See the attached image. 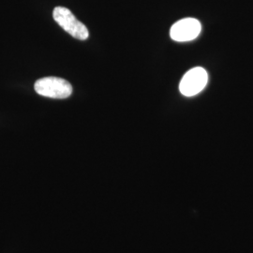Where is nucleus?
I'll list each match as a JSON object with an SVG mask.
<instances>
[{
  "mask_svg": "<svg viewBox=\"0 0 253 253\" xmlns=\"http://www.w3.org/2000/svg\"><path fill=\"white\" fill-rule=\"evenodd\" d=\"M37 94L51 98L63 100L69 98L73 93L72 84L62 78L44 77L39 79L34 84Z\"/></svg>",
  "mask_w": 253,
  "mask_h": 253,
  "instance_id": "nucleus-1",
  "label": "nucleus"
},
{
  "mask_svg": "<svg viewBox=\"0 0 253 253\" xmlns=\"http://www.w3.org/2000/svg\"><path fill=\"white\" fill-rule=\"evenodd\" d=\"M53 16L54 21L73 38L85 41L89 36L88 29L76 19L70 9L64 7H56L54 8Z\"/></svg>",
  "mask_w": 253,
  "mask_h": 253,
  "instance_id": "nucleus-2",
  "label": "nucleus"
},
{
  "mask_svg": "<svg viewBox=\"0 0 253 253\" xmlns=\"http://www.w3.org/2000/svg\"><path fill=\"white\" fill-rule=\"evenodd\" d=\"M208 73L205 69L197 67L184 75L179 84L181 94L186 97H192L203 90L208 84Z\"/></svg>",
  "mask_w": 253,
  "mask_h": 253,
  "instance_id": "nucleus-3",
  "label": "nucleus"
},
{
  "mask_svg": "<svg viewBox=\"0 0 253 253\" xmlns=\"http://www.w3.org/2000/svg\"><path fill=\"white\" fill-rule=\"evenodd\" d=\"M201 29L202 26L198 20L194 18L182 19L172 25L170 36L172 40L178 42H190L199 36Z\"/></svg>",
  "mask_w": 253,
  "mask_h": 253,
  "instance_id": "nucleus-4",
  "label": "nucleus"
}]
</instances>
